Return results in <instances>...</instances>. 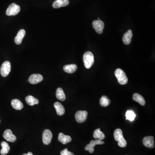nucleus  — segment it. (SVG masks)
Wrapping results in <instances>:
<instances>
[{
  "instance_id": "nucleus-1",
  "label": "nucleus",
  "mask_w": 155,
  "mask_h": 155,
  "mask_svg": "<svg viewBox=\"0 0 155 155\" xmlns=\"http://www.w3.org/2000/svg\"><path fill=\"white\" fill-rule=\"evenodd\" d=\"M114 138L118 142V145L121 147H125L127 146V142L124 138L121 129H116L114 133Z\"/></svg>"
},
{
  "instance_id": "nucleus-2",
  "label": "nucleus",
  "mask_w": 155,
  "mask_h": 155,
  "mask_svg": "<svg viewBox=\"0 0 155 155\" xmlns=\"http://www.w3.org/2000/svg\"><path fill=\"white\" fill-rule=\"evenodd\" d=\"M83 61L86 68H91L95 62V58L92 52L87 51L84 54Z\"/></svg>"
},
{
  "instance_id": "nucleus-3",
  "label": "nucleus",
  "mask_w": 155,
  "mask_h": 155,
  "mask_svg": "<svg viewBox=\"0 0 155 155\" xmlns=\"http://www.w3.org/2000/svg\"><path fill=\"white\" fill-rule=\"evenodd\" d=\"M115 74L120 84L121 85L127 84L128 78L123 70L120 69H117L115 71Z\"/></svg>"
},
{
  "instance_id": "nucleus-4",
  "label": "nucleus",
  "mask_w": 155,
  "mask_h": 155,
  "mask_svg": "<svg viewBox=\"0 0 155 155\" xmlns=\"http://www.w3.org/2000/svg\"><path fill=\"white\" fill-rule=\"evenodd\" d=\"M20 11V6L16 3H12L7 9L6 14V15L8 16H15L19 14Z\"/></svg>"
},
{
  "instance_id": "nucleus-5",
  "label": "nucleus",
  "mask_w": 155,
  "mask_h": 155,
  "mask_svg": "<svg viewBox=\"0 0 155 155\" xmlns=\"http://www.w3.org/2000/svg\"><path fill=\"white\" fill-rule=\"evenodd\" d=\"M10 71H11V64L10 62L8 61L3 62L2 64L0 70L1 75L3 77H7L9 74Z\"/></svg>"
},
{
  "instance_id": "nucleus-6",
  "label": "nucleus",
  "mask_w": 155,
  "mask_h": 155,
  "mask_svg": "<svg viewBox=\"0 0 155 155\" xmlns=\"http://www.w3.org/2000/svg\"><path fill=\"white\" fill-rule=\"evenodd\" d=\"M104 143V142L100 141L98 139H96L95 141L92 140V141H91L90 143L89 144H88L86 146L85 148V150L88 151L90 153H93L95 151L94 147L96 145H102Z\"/></svg>"
},
{
  "instance_id": "nucleus-7",
  "label": "nucleus",
  "mask_w": 155,
  "mask_h": 155,
  "mask_svg": "<svg viewBox=\"0 0 155 155\" xmlns=\"http://www.w3.org/2000/svg\"><path fill=\"white\" fill-rule=\"evenodd\" d=\"M93 28H94L97 33L99 34H102L103 32V29L104 28V24L103 21L100 20H95L93 22Z\"/></svg>"
},
{
  "instance_id": "nucleus-8",
  "label": "nucleus",
  "mask_w": 155,
  "mask_h": 155,
  "mask_svg": "<svg viewBox=\"0 0 155 155\" xmlns=\"http://www.w3.org/2000/svg\"><path fill=\"white\" fill-rule=\"evenodd\" d=\"M53 134L48 129L45 130L42 135L43 143L45 145H48L51 143L52 139Z\"/></svg>"
},
{
  "instance_id": "nucleus-9",
  "label": "nucleus",
  "mask_w": 155,
  "mask_h": 155,
  "mask_svg": "<svg viewBox=\"0 0 155 155\" xmlns=\"http://www.w3.org/2000/svg\"><path fill=\"white\" fill-rule=\"evenodd\" d=\"M88 116V112L86 111H79L76 112L75 118L78 123H83L86 120Z\"/></svg>"
},
{
  "instance_id": "nucleus-10",
  "label": "nucleus",
  "mask_w": 155,
  "mask_h": 155,
  "mask_svg": "<svg viewBox=\"0 0 155 155\" xmlns=\"http://www.w3.org/2000/svg\"><path fill=\"white\" fill-rule=\"evenodd\" d=\"M3 137L6 141L10 142H14L16 140V136L13 134L12 131L10 129H7L4 131Z\"/></svg>"
},
{
  "instance_id": "nucleus-11",
  "label": "nucleus",
  "mask_w": 155,
  "mask_h": 155,
  "mask_svg": "<svg viewBox=\"0 0 155 155\" xmlns=\"http://www.w3.org/2000/svg\"><path fill=\"white\" fill-rule=\"evenodd\" d=\"M143 143L147 147L154 148V137L152 136H146L143 140Z\"/></svg>"
},
{
  "instance_id": "nucleus-12",
  "label": "nucleus",
  "mask_w": 155,
  "mask_h": 155,
  "mask_svg": "<svg viewBox=\"0 0 155 155\" xmlns=\"http://www.w3.org/2000/svg\"><path fill=\"white\" fill-rule=\"evenodd\" d=\"M43 77L40 74H33L29 78V81L32 84H36L43 81Z\"/></svg>"
},
{
  "instance_id": "nucleus-13",
  "label": "nucleus",
  "mask_w": 155,
  "mask_h": 155,
  "mask_svg": "<svg viewBox=\"0 0 155 155\" xmlns=\"http://www.w3.org/2000/svg\"><path fill=\"white\" fill-rule=\"evenodd\" d=\"M69 3V0H57L53 3V7L54 8H59L67 6Z\"/></svg>"
},
{
  "instance_id": "nucleus-14",
  "label": "nucleus",
  "mask_w": 155,
  "mask_h": 155,
  "mask_svg": "<svg viewBox=\"0 0 155 155\" xmlns=\"http://www.w3.org/2000/svg\"><path fill=\"white\" fill-rule=\"evenodd\" d=\"M133 37L132 32L131 30H129L123 36L122 40L123 43L126 45H129L132 41V38Z\"/></svg>"
},
{
  "instance_id": "nucleus-15",
  "label": "nucleus",
  "mask_w": 155,
  "mask_h": 155,
  "mask_svg": "<svg viewBox=\"0 0 155 155\" xmlns=\"http://www.w3.org/2000/svg\"><path fill=\"white\" fill-rule=\"evenodd\" d=\"M58 140L63 144H66L72 141V138L69 135H65L62 133H60L58 136Z\"/></svg>"
},
{
  "instance_id": "nucleus-16",
  "label": "nucleus",
  "mask_w": 155,
  "mask_h": 155,
  "mask_svg": "<svg viewBox=\"0 0 155 155\" xmlns=\"http://www.w3.org/2000/svg\"><path fill=\"white\" fill-rule=\"evenodd\" d=\"M25 35V31L24 29H21L17 33V36L14 39L16 45H19L22 43L23 38Z\"/></svg>"
},
{
  "instance_id": "nucleus-17",
  "label": "nucleus",
  "mask_w": 155,
  "mask_h": 155,
  "mask_svg": "<svg viewBox=\"0 0 155 155\" xmlns=\"http://www.w3.org/2000/svg\"><path fill=\"white\" fill-rule=\"evenodd\" d=\"M54 106L55 107V109H56L57 114L59 116H62L64 114L65 110L64 106L60 102H55L54 104Z\"/></svg>"
},
{
  "instance_id": "nucleus-18",
  "label": "nucleus",
  "mask_w": 155,
  "mask_h": 155,
  "mask_svg": "<svg viewBox=\"0 0 155 155\" xmlns=\"http://www.w3.org/2000/svg\"><path fill=\"white\" fill-rule=\"evenodd\" d=\"M77 67L75 64L65 65L63 67V70L68 73H73L77 70Z\"/></svg>"
},
{
  "instance_id": "nucleus-19",
  "label": "nucleus",
  "mask_w": 155,
  "mask_h": 155,
  "mask_svg": "<svg viewBox=\"0 0 155 155\" xmlns=\"http://www.w3.org/2000/svg\"><path fill=\"white\" fill-rule=\"evenodd\" d=\"M2 149L1 150V154L2 155H6L8 154L10 150V147L8 143L5 141L2 142L1 143Z\"/></svg>"
},
{
  "instance_id": "nucleus-20",
  "label": "nucleus",
  "mask_w": 155,
  "mask_h": 155,
  "mask_svg": "<svg viewBox=\"0 0 155 155\" xmlns=\"http://www.w3.org/2000/svg\"><path fill=\"white\" fill-rule=\"evenodd\" d=\"M11 105L14 109L16 110H22L23 108V103L18 99H14L11 101Z\"/></svg>"
},
{
  "instance_id": "nucleus-21",
  "label": "nucleus",
  "mask_w": 155,
  "mask_h": 155,
  "mask_svg": "<svg viewBox=\"0 0 155 155\" xmlns=\"http://www.w3.org/2000/svg\"><path fill=\"white\" fill-rule=\"evenodd\" d=\"M25 101L29 105L33 106L36 104H38L39 101L37 99L32 96H28L25 98Z\"/></svg>"
},
{
  "instance_id": "nucleus-22",
  "label": "nucleus",
  "mask_w": 155,
  "mask_h": 155,
  "mask_svg": "<svg viewBox=\"0 0 155 155\" xmlns=\"http://www.w3.org/2000/svg\"><path fill=\"white\" fill-rule=\"evenodd\" d=\"M133 99L136 102H138L140 105L142 106H144L145 104V99L141 95L135 93L133 96Z\"/></svg>"
},
{
  "instance_id": "nucleus-23",
  "label": "nucleus",
  "mask_w": 155,
  "mask_h": 155,
  "mask_svg": "<svg viewBox=\"0 0 155 155\" xmlns=\"http://www.w3.org/2000/svg\"><path fill=\"white\" fill-rule=\"evenodd\" d=\"M93 137L95 139H98L100 141H102L105 138V136L104 133L100 131V128H98V129H97L94 131Z\"/></svg>"
},
{
  "instance_id": "nucleus-24",
  "label": "nucleus",
  "mask_w": 155,
  "mask_h": 155,
  "mask_svg": "<svg viewBox=\"0 0 155 155\" xmlns=\"http://www.w3.org/2000/svg\"><path fill=\"white\" fill-rule=\"evenodd\" d=\"M56 97L57 98L61 101H64L66 99V95L62 88H58L56 91Z\"/></svg>"
},
{
  "instance_id": "nucleus-25",
  "label": "nucleus",
  "mask_w": 155,
  "mask_h": 155,
  "mask_svg": "<svg viewBox=\"0 0 155 155\" xmlns=\"http://www.w3.org/2000/svg\"><path fill=\"white\" fill-rule=\"evenodd\" d=\"M110 100L106 96H103L101 97L99 100V103L101 106L106 107L110 104Z\"/></svg>"
},
{
  "instance_id": "nucleus-26",
  "label": "nucleus",
  "mask_w": 155,
  "mask_h": 155,
  "mask_svg": "<svg viewBox=\"0 0 155 155\" xmlns=\"http://www.w3.org/2000/svg\"><path fill=\"white\" fill-rule=\"evenodd\" d=\"M136 114L133 111L128 110L126 112V119L130 121H133L136 117Z\"/></svg>"
},
{
  "instance_id": "nucleus-27",
  "label": "nucleus",
  "mask_w": 155,
  "mask_h": 155,
  "mask_svg": "<svg viewBox=\"0 0 155 155\" xmlns=\"http://www.w3.org/2000/svg\"><path fill=\"white\" fill-rule=\"evenodd\" d=\"M61 155H74L73 153L69 151L67 149H65L60 152Z\"/></svg>"
},
{
  "instance_id": "nucleus-28",
  "label": "nucleus",
  "mask_w": 155,
  "mask_h": 155,
  "mask_svg": "<svg viewBox=\"0 0 155 155\" xmlns=\"http://www.w3.org/2000/svg\"><path fill=\"white\" fill-rule=\"evenodd\" d=\"M23 155H33L31 152H29L27 154H23Z\"/></svg>"
},
{
  "instance_id": "nucleus-29",
  "label": "nucleus",
  "mask_w": 155,
  "mask_h": 155,
  "mask_svg": "<svg viewBox=\"0 0 155 155\" xmlns=\"http://www.w3.org/2000/svg\"><path fill=\"white\" fill-rule=\"evenodd\" d=\"M98 20H99V18H98Z\"/></svg>"
},
{
  "instance_id": "nucleus-30",
  "label": "nucleus",
  "mask_w": 155,
  "mask_h": 155,
  "mask_svg": "<svg viewBox=\"0 0 155 155\" xmlns=\"http://www.w3.org/2000/svg\"><path fill=\"white\" fill-rule=\"evenodd\" d=\"M0 122H1V120H0Z\"/></svg>"
}]
</instances>
